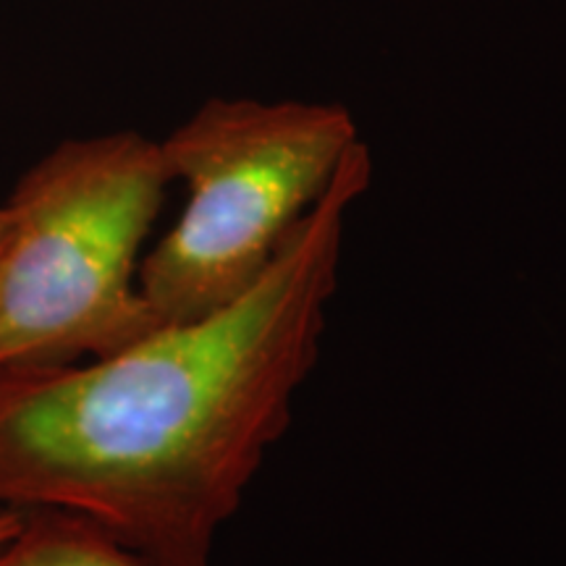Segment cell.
<instances>
[{
    "instance_id": "6da1fadb",
    "label": "cell",
    "mask_w": 566,
    "mask_h": 566,
    "mask_svg": "<svg viewBox=\"0 0 566 566\" xmlns=\"http://www.w3.org/2000/svg\"><path fill=\"white\" fill-rule=\"evenodd\" d=\"M357 142L250 292L105 357L0 367V504L95 522L153 566H210L321 357Z\"/></svg>"
},
{
    "instance_id": "7a4b0ae2",
    "label": "cell",
    "mask_w": 566,
    "mask_h": 566,
    "mask_svg": "<svg viewBox=\"0 0 566 566\" xmlns=\"http://www.w3.org/2000/svg\"><path fill=\"white\" fill-rule=\"evenodd\" d=\"M171 184L139 132L69 139L13 189L0 254V367L71 365L160 323L139 294V252Z\"/></svg>"
},
{
    "instance_id": "3957f363",
    "label": "cell",
    "mask_w": 566,
    "mask_h": 566,
    "mask_svg": "<svg viewBox=\"0 0 566 566\" xmlns=\"http://www.w3.org/2000/svg\"><path fill=\"white\" fill-rule=\"evenodd\" d=\"M357 142L344 105L247 97H212L168 134L160 153L187 205L139 263L155 321H200L250 292Z\"/></svg>"
},
{
    "instance_id": "277c9868",
    "label": "cell",
    "mask_w": 566,
    "mask_h": 566,
    "mask_svg": "<svg viewBox=\"0 0 566 566\" xmlns=\"http://www.w3.org/2000/svg\"><path fill=\"white\" fill-rule=\"evenodd\" d=\"M0 566H153L95 522L61 509H24L0 543Z\"/></svg>"
},
{
    "instance_id": "5b68a950",
    "label": "cell",
    "mask_w": 566,
    "mask_h": 566,
    "mask_svg": "<svg viewBox=\"0 0 566 566\" xmlns=\"http://www.w3.org/2000/svg\"><path fill=\"white\" fill-rule=\"evenodd\" d=\"M21 516H24L21 509H13V512L0 516V543H3L6 537H11L13 533H17L19 525H21Z\"/></svg>"
},
{
    "instance_id": "8992f818",
    "label": "cell",
    "mask_w": 566,
    "mask_h": 566,
    "mask_svg": "<svg viewBox=\"0 0 566 566\" xmlns=\"http://www.w3.org/2000/svg\"><path fill=\"white\" fill-rule=\"evenodd\" d=\"M11 231H13V212L9 205H3V208H0V254H3L6 244H9Z\"/></svg>"
},
{
    "instance_id": "52a82bcc",
    "label": "cell",
    "mask_w": 566,
    "mask_h": 566,
    "mask_svg": "<svg viewBox=\"0 0 566 566\" xmlns=\"http://www.w3.org/2000/svg\"><path fill=\"white\" fill-rule=\"evenodd\" d=\"M9 512H13L11 506H3V504H0V516H3V514H9Z\"/></svg>"
}]
</instances>
